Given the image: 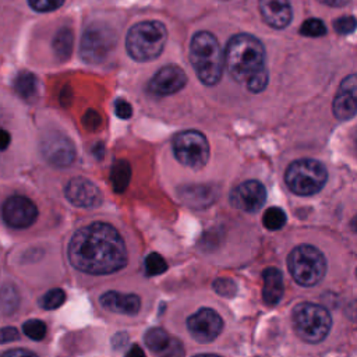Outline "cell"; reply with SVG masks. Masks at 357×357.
I'll return each instance as SVG.
<instances>
[{"label": "cell", "mask_w": 357, "mask_h": 357, "mask_svg": "<svg viewBox=\"0 0 357 357\" xmlns=\"http://www.w3.org/2000/svg\"><path fill=\"white\" fill-rule=\"evenodd\" d=\"M66 0H28L29 6L39 13H49L63 6Z\"/></svg>", "instance_id": "30"}, {"label": "cell", "mask_w": 357, "mask_h": 357, "mask_svg": "<svg viewBox=\"0 0 357 357\" xmlns=\"http://www.w3.org/2000/svg\"><path fill=\"white\" fill-rule=\"evenodd\" d=\"M300 33L310 38H318L326 33V26L318 18H310V20H305L300 26Z\"/></svg>", "instance_id": "29"}, {"label": "cell", "mask_w": 357, "mask_h": 357, "mask_svg": "<svg viewBox=\"0 0 357 357\" xmlns=\"http://www.w3.org/2000/svg\"><path fill=\"white\" fill-rule=\"evenodd\" d=\"M318 1L329 7H343L350 3V0H318Z\"/></svg>", "instance_id": "38"}, {"label": "cell", "mask_w": 357, "mask_h": 357, "mask_svg": "<svg viewBox=\"0 0 357 357\" xmlns=\"http://www.w3.org/2000/svg\"><path fill=\"white\" fill-rule=\"evenodd\" d=\"M15 92L25 100H32L38 95V79L29 71H21L14 79Z\"/></svg>", "instance_id": "21"}, {"label": "cell", "mask_w": 357, "mask_h": 357, "mask_svg": "<svg viewBox=\"0 0 357 357\" xmlns=\"http://www.w3.org/2000/svg\"><path fill=\"white\" fill-rule=\"evenodd\" d=\"M223 63L231 78L245 84L250 92H262L268 85L265 49L258 38L250 33L234 35L227 42Z\"/></svg>", "instance_id": "2"}, {"label": "cell", "mask_w": 357, "mask_h": 357, "mask_svg": "<svg viewBox=\"0 0 357 357\" xmlns=\"http://www.w3.org/2000/svg\"><path fill=\"white\" fill-rule=\"evenodd\" d=\"M66 301V293L61 289H52L40 298V307L45 310H56Z\"/></svg>", "instance_id": "26"}, {"label": "cell", "mask_w": 357, "mask_h": 357, "mask_svg": "<svg viewBox=\"0 0 357 357\" xmlns=\"http://www.w3.org/2000/svg\"><path fill=\"white\" fill-rule=\"evenodd\" d=\"M144 342L148 349L158 354V356H178L183 354L181 343L172 337L165 329L162 328H152L149 329L145 336Z\"/></svg>", "instance_id": "17"}, {"label": "cell", "mask_w": 357, "mask_h": 357, "mask_svg": "<svg viewBox=\"0 0 357 357\" xmlns=\"http://www.w3.org/2000/svg\"><path fill=\"white\" fill-rule=\"evenodd\" d=\"M130 177H131V167H130L128 162L127 160H116L113 163L112 172H110V181H112L114 191L123 192L130 183Z\"/></svg>", "instance_id": "23"}, {"label": "cell", "mask_w": 357, "mask_h": 357, "mask_svg": "<svg viewBox=\"0 0 357 357\" xmlns=\"http://www.w3.org/2000/svg\"><path fill=\"white\" fill-rule=\"evenodd\" d=\"M266 199L265 187L257 180H248L238 184L230 194V202L244 212L258 211Z\"/></svg>", "instance_id": "14"}, {"label": "cell", "mask_w": 357, "mask_h": 357, "mask_svg": "<svg viewBox=\"0 0 357 357\" xmlns=\"http://www.w3.org/2000/svg\"><path fill=\"white\" fill-rule=\"evenodd\" d=\"M24 333L32 340H42L46 336V324L40 319H29L22 325Z\"/></svg>", "instance_id": "28"}, {"label": "cell", "mask_w": 357, "mask_h": 357, "mask_svg": "<svg viewBox=\"0 0 357 357\" xmlns=\"http://www.w3.org/2000/svg\"><path fill=\"white\" fill-rule=\"evenodd\" d=\"M262 223L268 230H279L286 223V213L278 206H271L264 212Z\"/></svg>", "instance_id": "25"}, {"label": "cell", "mask_w": 357, "mask_h": 357, "mask_svg": "<svg viewBox=\"0 0 357 357\" xmlns=\"http://www.w3.org/2000/svg\"><path fill=\"white\" fill-rule=\"evenodd\" d=\"M293 326L304 342L319 343L329 333L332 318L322 305L301 303L293 310Z\"/></svg>", "instance_id": "6"}, {"label": "cell", "mask_w": 357, "mask_h": 357, "mask_svg": "<svg viewBox=\"0 0 357 357\" xmlns=\"http://www.w3.org/2000/svg\"><path fill=\"white\" fill-rule=\"evenodd\" d=\"M116 42L117 35L110 25L93 22L82 33L79 54L85 63L99 64L112 53Z\"/></svg>", "instance_id": "8"}, {"label": "cell", "mask_w": 357, "mask_h": 357, "mask_svg": "<svg viewBox=\"0 0 357 357\" xmlns=\"http://www.w3.org/2000/svg\"><path fill=\"white\" fill-rule=\"evenodd\" d=\"M68 259L81 272L109 275L126 266L127 250L113 226L95 222L75 231L68 245Z\"/></svg>", "instance_id": "1"}, {"label": "cell", "mask_w": 357, "mask_h": 357, "mask_svg": "<svg viewBox=\"0 0 357 357\" xmlns=\"http://www.w3.org/2000/svg\"><path fill=\"white\" fill-rule=\"evenodd\" d=\"M114 110H116V114L120 117V119H130L131 114H132V107L131 105L124 100V99H117L116 103H114Z\"/></svg>", "instance_id": "33"}, {"label": "cell", "mask_w": 357, "mask_h": 357, "mask_svg": "<svg viewBox=\"0 0 357 357\" xmlns=\"http://www.w3.org/2000/svg\"><path fill=\"white\" fill-rule=\"evenodd\" d=\"M38 218L36 205L24 195H13L3 205V219L14 229H25Z\"/></svg>", "instance_id": "12"}, {"label": "cell", "mask_w": 357, "mask_h": 357, "mask_svg": "<svg viewBox=\"0 0 357 357\" xmlns=\"http://www.w3.org/2000/svg\"><path fill=\"white\" fill-rule=\"evenodd\" d=\"M20 337L18 331L13 326H4L0 328V343H10Z\"/></svg>", "instance_id": "34"}, {"label": "cell", "mask_w": 357, "mask_h": 357, "mask_svg": "<svg viewBox=\"0 0 357 357\" xmlns=\"http://www.w3.org/2000/svg\"><path fill=\"white\" fill-rule=\"evenodd\" d=\"M45 159L56 167H67L75 159V148L68 137L60 132L46 134L40 141Z\"/></svg>", "instance_id": "11"}, {"label": "cell", "mask_w": 357, "mask_h": 357, "mask_svg": "<svg viewBox=\"0 0 357 357\" xmlns=\"http://www.w3.org/2000/svg\"><path fill=\"white\" fill-rule=\"evenodd\" d=\"M326 167L315 159H298L290 163L284 181L289 190L297 195L317 194L326 183Z\"/></svg>", "instance_id": "7"}, {"label": "cell", "mask_w": 357, "mask_h": 357, "mask_svg": "<svg viewBox=\"0 0 357 357\" xmlns=\"http://www.w3.org/2000/svg\"><path fill=\"white\" fill-rule=\"evenodd\" d=\"M173 152L181 165L198 170L209 159V144L202 132L187 130L173 138Z\"/></svg>", "instance_id": "9"}, {"label": "cell", "mask_w": 357, "mask_h": 357, "mask_svg": "<svg viewBox=\"0 0 357 357\" xmlns=\"http://www.w3.org/2000/svg\"><path fill=\"white\" fill-rule=\"evenodd\" d=\"M333 28L336 32H339L342 35L351 33L356 28V20L351 15H343V17L337 18L336 21H333Z\"/></svg>", "instance_id": "31"}, {"label": "cell", "mask_w": 357, "mask_h": 357, "mask_svg": "<svg viewBox=\"0 0 357 357\" xmlns=\"http://www.w3.org/2000/svg\"><path fill=\"white\" fill-rule=\"evenodd\" d=\"M333 114L339 120H350L356 114V91L339 88L337 95L333 99Z\"/></svg>", "instance_id": "20"}, {"label": "cell", "mask_w": 357, "mask_h": 357, "mask_svg": "<svg viewBox=\"0 0 357 357\" xmlns=\"http://www.w3.org/2000/svg\"><path fill=\"white\" fill-rule=\"evenodd\" d=\"M1 356L4 357H20V356H35V353L25 350V349H13V350H7L4 351Z\"/></svg>", "instance_id": "36"}, {"label": "cell", "mask_w": 357, "mask_h": 357, "mask_svg": "<svg viewBox=\"0 0 357 357\" xmlns=\"http://www.w3.org/2000/svg\"><path fill=\"white\" fill-rule=\"evenodd\" d=\"M213 287L222 296H233L236 293V284L230 279H218L213 282Z\"/></svg>", "instance_id": "32"}, {"label": "cell", "mask_w": 357, "mask_h": 357, "mask_svg": "<svg viewBox=\"0 0 357 357\" xmlns=\"http://www.w3.org/2000/svg\"><path fill=\"white\" fill-rule=\"evenodd\" d=\"M187 84V75L183 68L174 64L162 67L149 81L148 89L152 95L167 96L178 92Z\"/></svg>", "instance_id": "13"}, {"label": "cell", "mask_w": 357, "mask_h": 357, "mask_svg": "<svg viewBox=\"0 0 357 357\" xmlns=\"http://www.w3.org/2000/svg\"><path fill=\"white\" fill-rule=\"evenodd\" d=\"M10 139H11V137H10L8 131H6L4 128L0 127V151H4L8 146Z\"/></svg>", "instance_id": "37"}, {"label": "cell", "mask_w": 357, "mask_h": 357, "mask_svg": "<svg viewBox=\"0 0 357 357\" xmlns=\"http://www.w3.org/2000/svg\"><path fill=\"white\" fill-rule=\"evenodd\" d=\"M190 61L202 84L215 85L220 81L223 73V50L211 32L199 31L191 38Z\"/></svg>", "instance_id": "3"}, {"label": "cell", "mask_w": 357, "mask_h": 357, "mask_svg": "<svg viewBox=\"0 0 357 357\" xmlns=\"http://www.w3.org/2000/svg\"><path fill=\"white\" fill-rule=\"evenodd\" d=\"M264 289L262 297L268 305H275L283 297V278L282 272L276 268H266L262 272Z\"/></svg>", "instance_id": "19"}, {"label": "cell", "mask_w": 357, "mask_h": 357, "mask_svg": "<svg viewBox=\"0 0 357 357\" xmlns=\"http://www.w3.org/2000/svg\"><path fill=\"white\" fill-rule=\"evenodd\" d=\"M73 45H74V33L70 28H61L56 33L53 39V50L56 57L60 61H66L73 52Z\"/></svg>", "instance_id": "22"}, {"label": "cell", "mask_w": 357, "mask_h": 357, "mask_svg": "<svg viewBox=\"0 0 357 357\" xmlns=\"http://www.w3.org/2000/svg\"><path fill=\"white\" fill-rule=\"evenodd\" d=\"M18 301H20V297L15 286L11 283L4 284L0 290V312L6 315L13 314L18 307Z\"/></svg>", "instance_id": "24"}, {"label": "cell", "mask_w": 357, "mask_h": 357, "mask_svg": "<svg viewBox=\"0 0 357 357\" xmlns=\"http://www.w3.org/2000/svg\"><path fill=\"white\" fill-rule=\"evenodd\" d=\"M289 272L293 279L305 287L321 282L326 271V261L322 252L308 244L297 245L287 258Z\"/></svg>", "instance_id": "5"}, {"label": "cell", "mask_w": 357, "mask_h": 357, "mask_svg": "<svg viewBox=\"0 0 357 357\" xmlns=\"http://www.w3.org/2000/svg\"><path fill=\"white\" fill-rule=\"evenodd\" d=\"M84 124L89 128V130H95L100 126V117L96 112L89 110L85 116H84Z\"/></svg>", "instance_id": "35"}, {"label": "cell", "mask_w": 357, "mask_h": 357, "mask_svg": "<svg viewBox=\"0 0 357 357\" xmlns=\"http://www.w3.org/2000/svg\"><path fill=\"white\" fill-rule=\"evenodd\" d=\"M64 194L73 205L79 208H95L102 202L100 190L84 177L71 178L66 185Z\"/></svg>", "instance_id": "15"}, {"label": "cell", "mask_w": 357, "mask_h": 357, "mask_svg": "<svg viewBox=\"0 0 357 357\" xmlns=\"http://www.w3.org/2000/svg\"><path fill=\"white\" fill-rule=\"evenodd\" d=\"M167 40L166 26L160 21H141L130 28L126 49L137 61H151L165 49Z\"/></svg>", "instance_id": "4"}, {"label": "cell", "mask_w": 357, "mask_h": 357, "mask_svg": "<svg viewBox=\"0 0 357 357\" xmlns=\"http://www.w3.org/2000/svg\"><path fill=\"white\" fill-rule=\"evenodd\" d=\"M127 356H139V357H142V356H144V350L139 349L138 346H132V347L127 351Z\"/></svg>", "instance_id": "39"}, {"label": "cell", "mask_w": 357, "mask_h": 357, "mask_svg": "<svg viewBox=\"0 0 357 357\" xmlns=\"http://www.w3.org/2000/svg\"><path fill=\"white\" fill-rule=\"evenodd\" d=\"M264 21L275 29L286 28L291 21V6L289 0H258Z\"/></svg>", "instance_id": "16"}, {"label": "cell", "mask_w": 357, "mask_h": 357, "mask_svg": "<svg viewBox=\"0 0 357 357\" xmlns=\"http://www.w3.org/2000/svg\"><path fill=\"white\" fill-rule=\"evenodd\" d=\"M187 329L197 342L209 343L220 335L223 319L216 311L201 308L187 319Z\"/></svg>", "instance_id": "10"}, {"label": "cell", "mask_w": 357, "mask_h": 357, "mask_svg": "<svg viewBox=\"0 0 357 357\" xmlns=\"http://www.w3.org/2000/svg\"><path fill=\"white\" fill-rule=\"evenodd\" d=\"M145 271L148 276H156L167 271V264L158 252H151L145 258Z\"/></svg>", "instance_id": "27"}, {"label": "cell", "mask_w": 357, "mask_h": 357, "mask_svg": "<svg viewBox=\"0 0 357 357\" xmlns=\"http://www.w3.org/2000/svg\"><path fill=\"white\" fill-rule=\"evenodd\" d=\"M99 303L107 311L126 315H135L141 308V300L137 294H123L113 290L103 293Z\"/></svg>", "instance_id": "18"}]
</instances>
